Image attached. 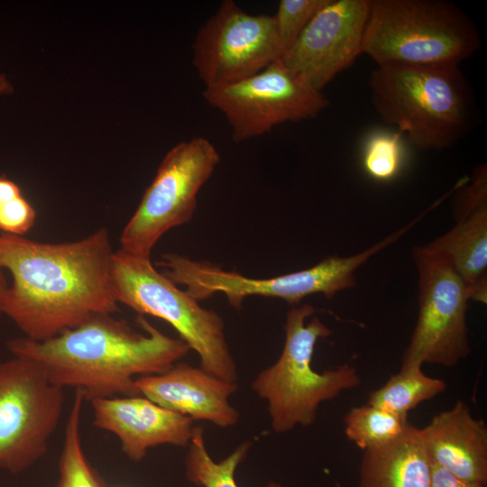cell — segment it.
I'll use <instances>...</instances> for the list:
<instances>
[{"instance_id": "3957f363", "label": "cell", "mask_w": 487, "mask_h": 487, "mask_svg": "<svg viewBox=\"0 0 487 487\" xmlns=\"http://www.w3.org/2000/svg\"><path fill=\"white\" fill-rule=\"evenodd\" d=\"M369 87L381 120L418 150L449 148L469 131L472 98L459 67L377 66Z\"/></svg>"}, {"instance_id": "9a60e30c", "label": "cell", "mask_w": 487, "mask_h": 487, "mask_svg": "<svg viewBox=\"0 0 487 487\" xmlns=\"http://www.w3.org/2000/svg\"><path fill=\"white\" fill-rule=\"evenodd\" d=\"M90 402L94 426L115 435L122 452L133 462L142 461L152 447L189 445L193 419L142 395L96 399Z\"/></svg>"}, {"instance_id": "ac0fdd59", "label": "cell", "mask_w": 487, "mask_h": 487, "mask_svg": "<svg viewBox=\"0 0 487 487\" xmlns=\"http://www.w3.org/2000/svg\"><path fill=\"white\" fill-rule=\"evenodd\" d=\"M430 471L419 428L409 423L395 439L363 451L358 487H430Z\"/></svg>"}, {"instance_id": "7a4b0ae2", "label": "cell", "mask_w": 487, "mask_h": 487, "mask_svg": "<svg viewBox=\"0 0 487 487\" xmlns=\"http://www.w3.org/2000/svg\"><path fill=\"white\" fill-rule=\"evenodd\" d=\"M136 323L144 333L113 314H96L48 340L16 337L6 347L14 356L37 362L53 384L78 390L87 400L136 396L135 376L162 373L190 351L144 316Z\"/></svg>"}, {"instance_id": "484cf974", "label": "cell", "mask_w": 487, "mask_h": 487, "mask_svg": "<svg viewBox=\"0 0 487 487\" xmlns=\"http://www.w3.org/2000/svg\"><path fill=\"white\" fill-rule=\"evenodd\" d=\"M430 487H486V485L459 479L443 467L431 463Z\"/></svg>"}, {"instance_id": "7c38bea8", "label": "cell", "mask_w": 487, "mask_h": 487, "mask_svg": "<svg viewBox=\"0 0 487 487\" xmlns=\"http://www.w3.org/2000/svg\"><path fill=\"white\" fill-rule=\"evenodd\" d=\"M273 15L250 14L224 0L198 31L192 64L205 88L251 77L281 58Z\"/></svg>"}, {"instance_id": "52a82bcc", "label": "cell", "mask_w": 487, "mask_h": 487, "mask_svg": "<svg viewBox=\"0 0 487 487\" xmlns=\"http://www.w3.org/2000/svg\"><path fill=\"white\" fill-rule=\"evenodd\" d=\"M381 251L379 244L356 254L324 259L314 266L271 278H250L225 271L207 261H196L178 253H167L157 263L161 272L198 301L216 293L224 294L228 303L239 309L244 299L262 296L298 304L313 294L332 299L342 290L356 285V271Z\"/></svg>"}, {"instance_id": "44dd1931", "label": "cell", "mask_w": 487, "mask_h": 487, "mask_svg": "<svg viewBox=\"0 0 487 487\" xmlns=\"http://www.w3.org/2000/svg\"><path fill=\"white\" fill-rule=\"evenodd\" d=\"M84 400L82 392L75 390L65 426L56 487H107L102 476L89 463L83 449L80 420Z\"/></svg>"}, {"instance_id": "5bb4252c", "label": "cell", "mask_w": 487, "mask_h": 487, "mask_svg": "<svg viewBox=\"0 0 487 487\" xmlns=\"http://www.w3.org/2000/svg\"><path fill=\"white\" fill-rule=\"evenodd\" d=\"M453 203L455 225L427 244L445 254L468 289L470 300L487 302V166L462 179Z\"/></svg>"}, {"instance_id": "9c48e42d", "label": "cell", "mask_w": 487, "mask_h": 487, "mask_svg": "<svg viewBox=\"0 0 487 487\" xmlns=\"http://www.w3.org/2000/svg\"><path fill=\"white\" fill-rule=\"evenodd\" d=\"M412 256L418 272V313L401 367L455 366L471 353L468 289L442 253L428 245L417 246Z\"/></svg>"}, {"instance_id": "d6986e66", "label": "cell", "mask_w": 487, "mask_h": 487, "mask_svg": "<svg viewBox=\"0 0 487 487\" xmlns=\"http://www.w3.org/2000/svg\"><path fill=\"white\" fill-rule=\"evenodd\" d=\"M444 380L427 376L421 366L400 367L387 382L369 395L367 404L408 417L420 403L446 390Z\"/></svg>"}, {"instance_id": "4fadbf2b", "label": "cell", "mask_w": 487, "mask_h": 487, "mask_svg": "<svg viewBox=\"0 0 487 487\" xmlns=\"http://www.w3.org/2000/svg\"><path fill=\"white\" fill-rule=\"evenodd\" d=\"M371 0H330L309 21L280 60L317 90L362 54Z\"/></svg>"}, {"instance_id": "d4e9b609", "label": "cell", "mask_w": 487, "mask_h": 487, "mask_svg": "<svg viewBox=\"0 0 487 487\" xmlns=\"http://www.w3.org/2000/svg\"><path fill=\"white\" fill-rule=\"evenodd\" d=\"M36 211L23 196L0 204V231L4 234L24 236L34 225Z\"/></svg>"}, {"instance_id": "e0dca14e", "label": "cell", "mask_w": 487, "mask_h": 487, "mask_svg": "<svg viewBox=\"0 0 487 487\" xmlns=\"http://www.w3.org/2000/svg\"><path fill=\"white\" fill-rule=\"evenodd\" d=\"M419 432L431 463L459 479L487 484V426L464 400L435 415Z\"/></svg>"}, {"instance_id": "30bf717a", "label": "cell", "mask_w": 487, "mask_h": 487, "mask_svg": "<svg viewBox=\"0 0 487 487\" xmlns=\"http://www.w3.org/2000/svg\"><path fill=\"white\" fill-rule=\"evenodd\" d=\"M64 404V389L37 362L0 359V469L21 473L47 454Z\"/></svg>"}, {"instance_id": "5b68a950", "label": "cell", "mask_w": 487, "mask_h": 487, "mask_svg": "<svg viewBox=\"0 0 487 487\" xmlns=\"http://www.w3.org/2000/svg\"><path fill=\"white\" fill-rule=\"evenodd\" d=\"M315 311L308 304L294 306L288 311L280 357L260 372L251 384L257 396L267 400L271 426L278 434L297 426H311L322 402L361 384L356 369L347 363L323 372L313 369L316 344L331 335L317 317L306 322Z\"/></svg>"}, {"instance_id": "7402d4cb", "label": "cell", "mask_w": 487, "mask_h": 487, "mask_svg": "<svg viewBox=\"0 0 487 487\" xmlns=\"http://www.w3.org/2000/svg\"><path fill=\"white\" fill-rule=\"evenodd\" d=\"M344 421L346 437L363 451L395 439L409 424L406 416L367 403L352 408Z\"/></svg>"}, {"instance_id": "2e32d148", "label": "cell", "mask_w": 487, "mask_h": 487, "mask_svg": "<svg viewBox=\"0 0 487 487\" xmlns=\"http://www.w3.org/2000/svg\"><path fill=\"white\" fill-rule=\"evenodd\" d=\"M134 382L141 395L193 420L228 427L240 418L229 402L238 389L237 382L220 379L200 367L178 362L162 373L140 376Z\"/></svg>"}, {"instance_id": "ffe728a7", "label": "cell", "mask_w": 487, "mask_h": 487, "mask_svg": "<svg viewBox=\"0 0 487 487\" xmlns=\"http://www.w3.org/2000/svg\"><path fill=\"white\" fill-rule=\"evenodd\" d=\"M203 432L200 427L193 428L185 459L187 479L201 487H238L234 473L252 447L251 441L242 443L225 459L215 462L207 450ZM266 487L281 486L271 482Z\"/></svg>"}, {"instance_id": "ba28073f", "label": "cell", "mask_w": 487, "mask_h": 487, "mask_svg": "<svg viewBox=\"0 0 487 487\" xmlns=\"http://www.w3.org/2000/svg\"><path fill=\"white\" fill-rule=\"evenodd\" d=\"M220 160L216 146L204 137L182 141L172 147L124 227L120 249L151 257L168 231L192 219L198 194Z\"/></svg>"}, {"instance_id": "8fae6325", "label": "cell", "mask_w": 487, "mask_h": 487, "mask_svg": "<svg viewBox=\"0 0 487 487\" xmlns=\"http://www.w3.org/2000/svg\"><path fill=\"white\" fill-rule=\"evenodd\" d=\"M207 103L221 112L234 142H245L289 122L317 117L327 106L322 93L275 60L262 71L225 86L205 88Z\"/></svg>"}, {"instance_id": "603a6c76", "label": "cell", "mask_w": 487, "mask_h": 487, "mask_svg": "<svg viewBox=\"0 0 487 487\" xmlns=\"http://www.w3.org/2000/svg\"><path fill=\"white\" fill-rule=\"evenodd\" d=\"M363 167L368 175L377 180H390L400 171L402 161L400 134L379 133L366 142Z\"/></svg>"}, {"instance_id": "83f0119b", "label": "cell", "mask_w": 487, "mask_h": 487, "mask_svg": "<svg viewBox=\"0 0 487 487\" xmlns=\"http://www.w3.org/2000/svg\"><path fill=\"white\" fill-rule=\"evenodd\" d=\"M8 287L9 284L5 275V271L0 266V318L3 316V306L8 290Z\"/></svg>"}, {"instance_id": "6da1fadb", "label": "cell", "mask_w": 487, "mask_h": 487, "mask_svg": "<svg viewBox=\"0 0 487 487\" xmlns=\"http://www.w3.org/2000/svg\"><path fill=\"white\" fill-rule=\"evenodd\" d=\"M114 253L106 227L64 243L3 233L0 266L12 276L3 315L24 337L44 341L96 314L118 312L113 286Z\"/></svg>"}, {"instance_id": "8992f818", "label": "cell", "mask_w": 487, "mask_h": 487, "mask_svg": "<svg viewBox=\"0 0 487 487\" xmlns=\"http://www.w3.org/2000/svg\"><path fill=\"white\" fill-rule=\"evenodd\" d=\"M113 286L116 301L140 316L169 323L199 356V367L220 379L237 382L238 372L225 332L223 317L200 306L161 271L151 257L115 251Z\"/></svg>"}, {"instance_id": "4316f807", "label": "cell", "mask_w": 487, "mask_h": 487, "mask_svg": "<svg viewBox=\"0 0 487 487\" xmlns=\"http://www.w3.org/2000/svg\"><path fill=\"white\" fill-rule=\"evenodd\" d=\"M21 195V188L14 181L4 175L0 176V204Z\"/></svg>"}, {"instance_id": "277c9868", "label": "cell", "mask_w": 487, "mask_h": 487, "mask_svg": "<svg viewBox=\"0 0 487 487\" xmlns=\"http://www.w3.org/2000/svg\"><path fill=\"white\" fill-rule=\"evenodd\" d=\"M481 46L475 24L444 0H371L362 54L377 66L453 68Z\"/></svg>"}, {"instance_id": "f1b7e54d", "label": "cell", "mask_w": 487, "mask_h": 487, "mask_svg": "<svg viewBox=\"0 0 487 487\" xmlns=\"http://www.w3.org/2000/svg\"><path fill=\"white\" fill-rule=\"evenodd\" d=\"M13 85L8 78L0 73V95H8L13 92Z\"/></svg>"}, {"instance_id": "cb8c5ba5", "label": "cell", "mask_w": 487, "mask_h": 487, "mask_svg": "<svg viewBox=\"0 0 487 487\" xmlns=\"http://www.w3.org/2000/svg\"><path fill=\"white\" fill-rule=\"evenodd\" d=\"M330 0H280L273 15L283 53Z\"/></svg>"}]
</instances>
